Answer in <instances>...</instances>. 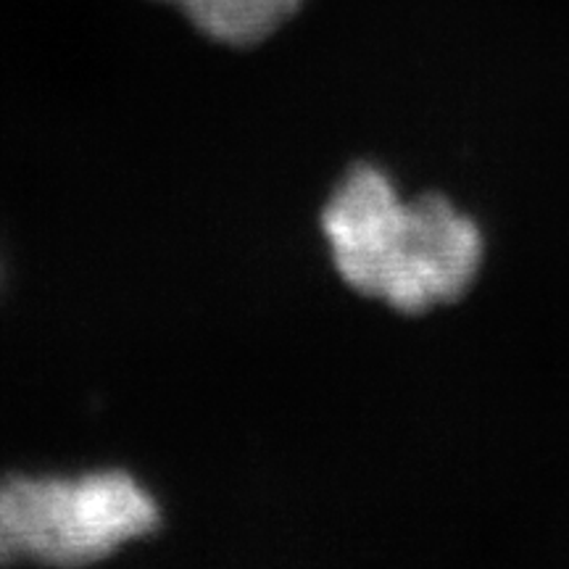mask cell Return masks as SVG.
<instances>
[{"instance_id": "1", "label": "cell", "mask_w": 569, "mask_h": 569, "mask_svg": "<svg viewBox=\"0 0 569 569\" xmlns=\"http://www.w3.org/2000/svg\"><path fill=\"white\" fill-rule=\"evenodd\" d=\"M319 227L340 280L401 315L459 301L486 256L469 213L438 193L403 198L375 163L348 169Z\"/></svg>"}, {"instance_id": "2", "label": "cell", "mask_w": 569, "mask_h": 569, "mask_svg": "<svg viewBox=\"0 0 569 569\" xmlns=\"http://www.w3.org/2000/svg\"><path fill=\"white\" fill-rule=\"evenodd\" d=\"M159 525V501L127 469L0 480V565H96Z\"/></svg>"}, {"instance_id": "3", "label": "cell", "mask_w": 569, "mask_h": 569, "mask_svg": "<svg viewBox=\"0 0 569 569\" xmlns=\"http://www.w3.org/2000/svg\"><path fill=\"white\" fill-rule=\"evenodd\" d=\"M203 38L253 48L282 30L303 0H172Z\"/></svg>"}, {"instance_id": "4", "label": "cell", "mask_w": 569, "mask_h": 569, "mask_svg": "<svg viewBox=\"0 0 569 569\" xmlns=\"http://www.w3.org/2000/svg\"><path fill=\"white\" fill-rule=\"evenodd\" d=\"M161 3H172V0H161Z\"/></svg>"}]
</instances>
